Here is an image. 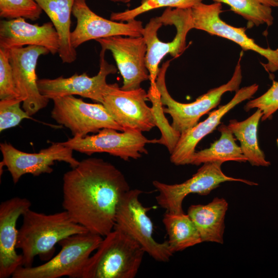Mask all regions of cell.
Here are the masks:
<instances>
[{
    "mask_svg": "<svg viewBox=\"0 0 278 278\" xmlns=\"http://www.w3.org/2000/svg\"><path fill=\"white\" fill-rule=\"evenodd\" d=\"M130 189L113 164L87 158L64 174L62 207L74 222L104 237L113 230L119 202Z\"/></svg>",
    "mask_w": 278,
    "mask_h": 278,
    "instance_id": "6da1fadb",
    "label": "cell"
},
{
    "mask_svg": "<svg viewBox=\"0 0 278 278\" xmlns=\"http://www.w3.org/2000/svg\"><path fill=\"white\" fill-rule=\"evenodd\" d=\"M18 230L16 249L22 251V266H32L34 257L49 260L55 246L70 236L89 231L74 222L64 210L53 214L27 211Z\"/></svg>",
    "mask_w": 278,
    "mask_h": 278,
    "instance_id": "7a4b0ae2",
    "label": "cell"
},
{
    "mask_svg": "<svg viewBox=\"0 0 278 278\" xmlns=\"http://www.w3.org/2000/svg\"><path fill=\"white\" fill-rule=\"evenodd\" d=\"M194 29L191 9L167 8L161 15L150 19L142 37L146 46V64L151 88L157 87L159 64L167 54L176 58L186 48L188 32Z\"/></svg>",
    "mask_w": 278,
    "mask_h": 278,
    "instance_id": "3957f363",
    "label": "cell"
},
{
    "mask_svg": "<svg viewBox=\"0 0 278 278\" xmlns=\"http://www.w3.org/2000/svg\"><path fill=\"white\" fill-rule=\"evenodd\" d=\"M103 237L78 278L135 277L146 253L142 247L118 228Z\"/></svg>",
    "mask_w": 278,
    "mask_h": 278,
    "instance_id": "277c9868",
    "label": "cell"
},
{
    "mask_svg": "<svg viewBox=\"0 0 278 278\" xmlns=\"http://www.w3.org/2000/svg\"><path fill=\"white\" fill-rule=\"evenodd\" d=\"M241 51L233 74L226 83L212 89L198 97L195 101L188 103L175 100L169 94L165 83V74L171 60L166 61L160 68L156 85L161 95V101L164 113L169 114L172 118L171 126L181 133L198 124L200 117L220 103L222 96L227 92L237 91L242 81V76L240 60Z\"/></svg>",
    "mask_w": 278,
    "mask_h": 278,
    "instance_id": "5b68a950",
    "label": "cell"
},
{
    "mask_svg": "<svg viewBox=\"0 0 278 278\" xmlns=\"http://www.w3.org/2000/svg\"><path fill=\"white\" fill-rule=\"evenodd\" d=\"M102 237L90 231L75 234L61 240L59 253L45 263L35 266H21L12 278H78Z\"/></svg>",
    "mask_w": 278,
    "mask_h": 278,
    "instance_id": "8992f818",
    "label": "cell"
},
{
    "mask_svg": "<svg viewBox=\"0 0 278 278\" xmlns=\"http://www.w3.org/2000/svg\"><path fill=\"white\" fill-rule=\"evenodd\" d=\"M142 193L138 189H130L123 195L116 209L114 227L129 234L154 260L167 262L173 254L167 240L159 242L154 239L153 223L147 214L150 208L145 207L140 200Z\"/></svg>",
    "mask_w": 278,
    "mask_h": 278,
    "instance_id": "52a82bcc",
    "label": "cell"
},
{
    "mask_svg": "<svg viewBox=\"0 0 278 278\" xmlns=\"http://www.w3.org/2000/svg\"><path fill=\"white\" fill-rule=\"evenodd\" d=\"M222 164L219 162L204 163L190 178L180 184H168L153 181L152 185L159 193L155 197L157 203L166 212L181 213L183 212V201L190 194L208 195L220 184L227 181L241 182L249 185H258L249 180L225 175L221 168Z\"/></svg>",
    "mask_w": 278,
    "mask_h": 278,
    "instance_id": "ba28073f",
    "label": "cell"
},
{
    "mask_svg": "<svg viewBox=\"0 0 278 278\" xmlns=\"http://www.w3.org/2000/svg\"><path fill=\"white\" fill-rule=\"evenodd\" d=\"M52 100L54 107L51 117L57 123L68 128L73 137H83L107 128L124 131L102 103H87L73 95Z\"/></svg>",
    "mask_w": 278,
    "mask_h": 278,
    "instance_id": "9c48e42d",
    "label": "cell"
},
{
    "mask_svg": "<svg viewBox=\"0 0 278 278\" xmlns=\"http://www.w3.org/2000/svg\"><path fill=\"white\" fill-rule=\"evenodd\" d=\"M117 131L103 128L96 134L73 137L61 143L73 150L88 155L106 152L128 161L140 158L142 153L147 154L146 145L157 142V139L148 140L142 132L136 130H126L120 133Z\"/></svg>",
    "mask_w": 278,
    "mask_h": 278,
    "instance_id": "30bf717a",
    "label": "cell"
},
{
    "mask_svg": "<svg viewBox=\"0 0 278 278\" xmlns=\"http://www.w3.org/2000/svg\"><path fill=\"white\" fill-rule=\"evenodd\" d=\"M222 9V4L215 2L210 4L202 2L191 8L194 29L232 41L243 51L255 52L266 59L267 63L263 66L267 71H278V48L272 49L261 47L248 36L246 27H236L227 24L220 18Z\"/></svg>",
    "mask_w": 278,
    "mask_h": 278,
    "instance_id": "8fae6325",
    "label": "cell"
},
{
    "mask_svg": "<svg viewBox=\"0 0 278 278\" xmlns=\"http://www.w3.org/2000/svg\"><path fill=\"white\" fill-rule=\"evenodd\" d=\"M147 93L141 87L124 90L117 83L108 84L102 104L124 130L150 131L156 126L152 108L148 106Z\"/></svg>",
    "mask_w": 278,
    "mask_h": 278,
    "instance_id": "7c38bea8",
    "label": "cell"
},
{
    "mask_svg": "<svg viewBox=\"0 0 278 278\" xmlns=\"http://www.w3.org/2000/svg\"><path fill=\"white\" fill-rule=\"evenodd\" d=\"M3 160L0 163L1 169L7 168L14 184L25 174L39 176L43 173H50L55 161H62L72 168L77 166L80 161L73 155V150L61 143H54L47 148L38 153H30L22 151L7 143L0 144Z\"/></svg>",
    "mask_w": 278,
    "mask_h": 278,
    "instance_id": "4fadbf2b",
    "label": "cell"
},
{
    "mask_svg": "<svg viewBox=\"0 0 278 278\" xmlns=\"http://www.w3.org/2000/svg\"><path fill=\"white\" fill-rule=\"evenodd\" d=\"M8 51L15 87L23 100V108L31 116L46 107L49 102V99L39 90L36 70L39 58L49 51L45 47L34 45Z\"/></svg>",
    "mask_w": 278,
    "mask_h": 278,
    "instance_id": "5bb4252c",
    "label": "cell"
},
{
    "mask_svg": "<svg viewBox=\"0 0 278 278\" xmlns=\"http://www.w3.org/2000/svg\"><path fill=\"white\" fill-rule=\"evenodd\" d=\"M101 48L111 52L123 79L121 89L132 90L149 79L146 64L147 46L142 36H115L96 40Z\"/></svg>",
    "mask_w": 278,
    "mask_h": 278,
    "instance_id": "9a60e30c",
    "label": "cell"
},
{
    "mask_svg": "<svg viewBox=\"0 0 278 278\" xmlns=\"http://www.w3.org/2000/svg\"><path fill=\"white\" fill-rule=\"evenodd\" d=\"M106 51L101 49L99 71L96 75L90 77L85 73H75L68 78L60 76L55 79H41L38 80L40 93L49 99L77 95L102 103L108 84L106 78L109 75L117 72V68L106 60Z\"/></svg>",
    "mask_w": 278,
    "mask_h": 278,
    "instance_id": "2e32d148",
    "label": "cell"
},
{
    "mask_svg": "<svg viewBox=\"0 0 278 278\" xmlns=\"http://www.w3.org/2000/svg\"><path fill=\"white\" fill-rule=\"evenodd\" d=\"M72 14L77 21L71 32V43L74 48L83 43L115 36H142V22L136 19L118 22L105 19L94 12L85 0H75Z\"/></svg>",
    "mask_w": 278,
    "mask_h": 278,
    "instance_id": "e0dca14e",
    "label": "cell"
},
{
    "mask_svg": "<svg viewBox=\"0 0 278 278\" xmlns=\"http://www.w3.org/2000/svg\"><path fill=\"white\" fill-rule=\"evenodd\" d=\"M31 206L26 198L14 197L0 204V278L12 276L22 266L23 257L16 251L19 217Z\"/></svg>",
    "mask_w": 278,
    "mask_h": 278,
    "instance_id": "ac0fdd59",
    "label": "cell"
},
{
    "mask_svg": "<svg viewBox=\"0 0 278 278\" xmlns=\"http://www.w3.org/2000/svg\"><path fill=\"white\" fill-rule=\"evenodd\" d=\"M258 89V84H253L239 89L228 103L211 112L204 121L182 132L170 153V162L176 165L188 164L198 143L218 126L225 114L237 105L252 98Z\"/></svg>",
    "mask_w": 278,
    "mask_h": 278,
    "instance_id": "d6986e66",
    "label": "cell"
},
{
    "mask_svg": "<svg viewBox=\"0 0 278 278\" xmlns=\"http://www.w3.org/2000/svg\"><path fill=\"white\" fill-rule=\"evenodd\" d=\"M24 45L42 46L53 55L58 53L59 38L52 22L32 24L22 18L1 21L0 48L10 49Z\"/></svg>",
    "mask_w": 278,
    "mask_h": 278,
    "instance_id": "ffe728a7",
    "label": "cell"
},
{
    "mask_svg": "<svg viewBox=\"0 0 278 278\" xmlns=\"http://www.w3.org/2000/svg\"><path fill=\"white\" fill-rule=\"evenodd\" d=\"M228 208L227 201L218 197L207 204L189 207L187 214L197 228L202 242L223 243L224 218Z\"/></svg>",
    "mask_w": 278,
    "mask_h": 278,
    "instance_id": "44dd1931",
    "label": "cell"
},
{
    "mask_svg": "<svg viewBox=\"0 0 278 278\" xmlns=\"http://www.w3.org/2000/svg\"><path fill=\"white\" fill-rule=\"evenodd\" d=\"M75 0H35L49 18L59 38V56L63 63H71L77 53L71 43V15Z\"/></svg>",
    "mask_w": 278,
    "mask_h": 278,
    "instance_id": "7402d4cb",
    "label": "cell"
},
{
    "mask_svg": "<svg viewBox=\"0 0 278 278\" xmlns=\"http://www.w3.org/2000/svg\"><path fill=\"white\" fill-rule=\"evenodd\" d=\"M262 116V111L257 109L251 116L243 121L230 120L228 127L239 141L241 151L247 161L252 166L268 167L270 162L266 160L257 136V127Z\"/></svg>",
    "mask_w": 278,
    "mask_h": 278,
    "instance_id": "603a6c76",
    "label": "cell"
},
{
    "mask_svg": "<svg viewBox=\"0 0 278 278\" xmlns=\"http://www.w3.org/2000/svg\"><path fill=\"white\" fill-rule=\"evenodd\" d=\"M220 132V138L203 150L195 152L188 164L199 165L208 162L227 161L245 162L247 159L242 153L240 147L235 142L232 132L228 126L221 125L218 128Z\"/></svg>",
    "mask_w": 278,
    "mask_h": 278,
    "instance_id": "cb8c5ba5",
    "label": "cell"
},
{
    "mask_svg": "<svg viewBox=\"0 0 278 278\" xmlns=\"http://www.w3.org/2000/svg\"><path fill=\"white\" fill-rule=\"evenodd\" d=\"M162 221L168 236L169 248L173 254L202 242L197 228L187 214L166 212Z\"/></svg>",
    "mask_w": 278,
    "mask_h": 278,
    "instance_id": "d4e9b609",
    "label": "cell"
},
{
    "mask_svg": "<svg viewBox=\"0 0 278 278\" xmlns=\"http://www.w3.org/2000/svg\"><path fill=\"white\" fill-rule=\"evenodd\" d=\"M224 4L230 10L242 16L248 22V27L258 26L273 23L272 8L278 7V0H212Z\"/></svg>",
    "mask_w": 278,
    "mask_h": 278,
    "instance_id": "484cf974",
    "label": "cell"
},
{
    "mask_svg": "<svg viewBox=\"0 0 278 278\" xmlns=\"http://www.w3.org/2000/svg\"><path fill=\"white\" fill-rule=\"evenodd\" d=\"M203 0H142L136 7L124 11L112 12L110 20L118 22H128L145 12L158 8L167 7L178 9H191Z\"/></svg>",
    "mask_w": 278,
    "mask_h": 278,
    "instance_id": "4316f807",
    "label": "cell"
},
{
    "mask_svg": "<svg viewBox=\"0 0 278 278\" xmlns=\"http://www.w3.org/2000/svg\"><path fill=\"white\" fill-rule=\"evenodd\" d=\"M149 100L152 103V108L156 120V126L162 132V137L157 143L165 145L170 153L173 150L181 133L176 131L169 125L164 115L163 105L161 101V95L158 88H151L147 93Z\"/></svg>",
    "mask_w": 278,
    "mask_h": 278,
    "instance_id": "83f0119b",
    "label": "cell"
},
{
    "mask_svg": "<svg viewBox=\"0 0 278 278\" xmlns=\"http://www.w3.org/2000/svg\"><path fill=\"white\" fill-rule=\"evenodd\" d=\"M42 11L35 0H0V16L7 20L22 18L36 21Z\"/></svg>",
    "mask_w": 278,
    "mask_h": 278,
    "instance_id": "f1b7e54d",
    "label": "cell"
},
{
    "mask_svg": "<svg viewBox=\"0 0 278 278\" xmlns=\"http://www.w3.org/2000/svg\"><path fill=\"white\" fill-rule=\"evenodd\" d=\"M23 100L20 98L2 99L0 101V132L18 125L25 118H30L20 107Z\"/></svg>",
    "mask_w": 278,
    "mask_h": 278,
    "instance_id": "f546056e",
    "label": "cell"
},
{
    "mask_svg": "<svg viewBox=\"0 0 278 278\" xmlns=\"http://www.w3.org/2000/svg\"><path fill=\"white\" fill-rule=\"evenodd\" d=\"M12 98L22 100L15 87L8 49L0 48V99Z\"/></svg>",
    "mask_w": 278,
    "mask_h": 278,
    "instance_id": "4dcf8cb0",
    "label": "cell"
},
{
    "mask_svg": "<svg viewBox=\"0 0 278 278\" xmlns=\"http://www.w3.org/2000/svg\"><path fill=\"white\" fill-rule=\"evenodd\" d=\"M258 109L263 112L262 120L272 117L278 110V81H273L271 86L262 95L249 101L245 106L246 111Z\"/></svg>",
    "mask_w": 278,
    "mask_h": 278,
    "instance_id": "1f68e13d",
    "label": "cell"
},
{
    "mask_svg": "<svg viewBox=\"0 0 278 278\" xmlns=\"http://www.w3.org/2000/svg\"><path fill=\"white\" fill-rule=\"evenodd\" d=\"M113 2L122 3L124 4H127L130 2L131 0H110Z\"/></svg>",
    "mask_w": 278,
    "mask_h": 278,
    "instance_id": "d6a6232c",
    "label": "cell"
}]
</instances>
